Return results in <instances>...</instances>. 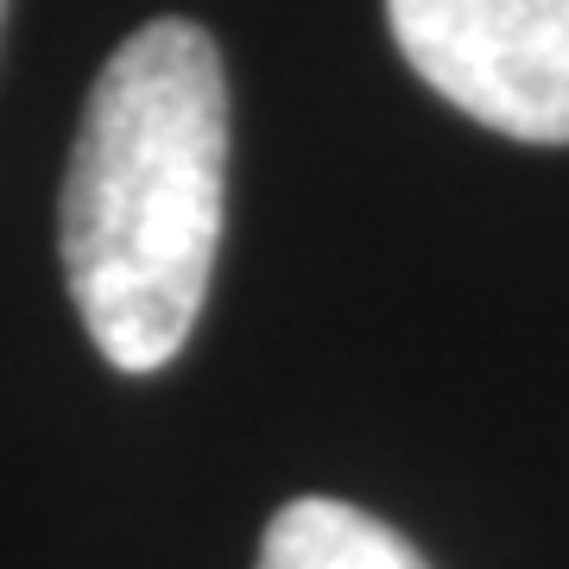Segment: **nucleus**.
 I'll return each instance as SVG.
<instances>
[{
  "label": "nucleus",
  "mask_w": 569,
  "mask_h": 569,
  "mask_svg": "<svg viewBox=\"0 0 569 569\" xmlns=\"http://www.w3.org/2000/svg\"><path fill=\"white\" fill-rule=\"evenodd\" d=\"M228 216V77L203 26L152 20L108 58L63 178V279L121 373L190 342Z\"/></svg>",
  "instance_id": "f257e3e1"
},
{
  "label": "nucleus",
  "mask_w": 569,
  "mask_h": 569,
  "mask_svg": "<svg viewBox=\"0 0 569 569\" xmlns=\"http://www.w3.org/2000/svg\"><path fill=\"white\" fill-rule=\"evenodd\" d=\"M406 63L507 140L569 146V0H387Z\"/></svg>",
  "instance_id": "f03ea898"
},
{
  "label": "nucleus",
  "mask_w": 569,
  "mask_h": 569,
  "mask_svg": "<svg viewBox=\"0 0 569 569\" xmlns=\"http://www.w3.org/2000/svg\"><path fill=\"white\" fill-rule=\"evenodd\" d=\"M253 569H430V563L392 526H380L373 512L310 493V500H291V507L272 512Z\"/></svg>",
  "instance_id": "7ed1b4c3"
},
{
  "label": "nucleus",
  "mask_w": 569,
  "mask_h": 569,
  "mask_svg": "<svg viewBox=\"0 0 569 569\" xmlns=\"http://www.w3.org/2000/svg\"><path fill=\"white\" fill-rule=\"evenodd\" d=\"M0 20H7V0H0Z\"/></svg>",
  "instance_id": "20e7f679"
}]
</instances>
